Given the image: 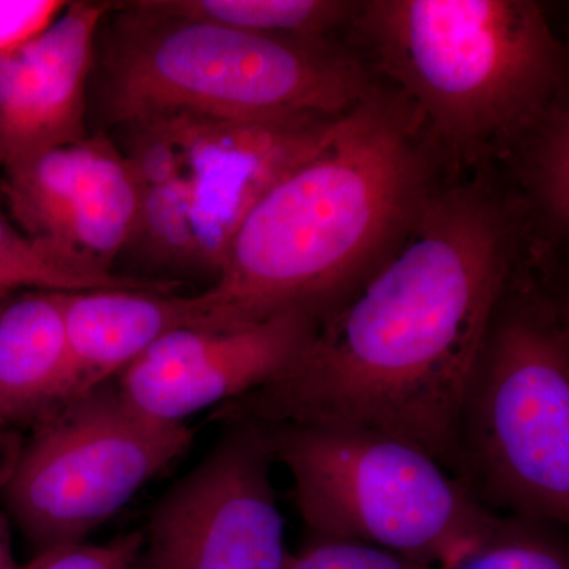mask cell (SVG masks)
I'll list each match as a JSON object with an SVG mask.
<instances>
[{
    "label": "cell",
    "mask_w": 569,
    "mask_h": 569,
    "mask_svg": "<svg viewBox=\"0 0 569 569\" xmlns=\"http://www.w3.org/2000/svg\"><path fill=\"white\" fill-rule=\"evenodd\" d=\"M533 244L507 176H447L353 293L279 376L212 421L359 427L422 449L460 479L458 418L482 332ZM462 481V479H460Z\"/></svg>",
    "instance_id": "cell-1"
},
{
    "label": "cell",
    "mask_w": 569,
    "mask_h": 569,
    "mask_svg": "<svg viewBox=\"0 0 569 569\" xmlns=\"http://www.w3.org/2000/svg\"><path fill=\"white\" fill-rule=\"evenodd\" d=\"M417 112L378 81L320 144L250 208L216 282L204 329L287 310L328 316L366 279L447 178Z\"/></svg>",
    "instance_id": "cell-2"
},
{
    "label": "cell",
    "mask_w": 569,
    "mask_h": 569,
    "mask_svg": "<svg viewBox=\"0 0 569 569\" xmlns=\"http://www.w3.org/2000/svg\"><path fill=\"white\" fill-rule=\"evenodd\" d=\"M346 31L451 176L500 163L568 92L567 47L535 0H365Z\"/></svg>",
    "instance_id": "cell-3"
},
{
    "label": "cell",
    "mask_w": 569,
    "mask_h": 569,
    "mask_svg": "<svg viewBox=\"0 0 569 569\" xmlns=\"http://www.w3.org/2000/svg\"><path fill=\"white\" fill-rule=\"evenodd\" d=\"M377 82L335 40L269 39L164 13L151 0L119 2L97 33L89 121L118 130L171 114L339 118Z\"/></svg>",
    "instance_id": "cell-4"
},
{
    "label": "cell",
    "mask_w": 569,
    "mask_h": 569,
    "mask_svg": "<svg viewBox=\"0 0 569 569\" xmlns=\"http://www.w3.org/2000/svg\"><path fill=\"white\" fill-rule=\"evenodd\" d=\"M460 479L501 516L569 522V299L561 254L533 244L509 276L471 362Z\"/></svg>",
    "instance_id": "cell-5"
},
{
    "label": "cell",
    "mask_w": 569,
    "mask_h": 569,
    "mask_svg": "<svg viewBox=\"0 0 569 569\" xmlns=\"http://www.w3.org/2000/svg\"><path fill=\"white\" fill-rule=\"evenodd\" d=\"M260 426L272 459L290 471L296 508L316 539L362 542L452 569L500 518L399 438L348 426Z\"/></svg>",
    "instance_id": "cell-6"
},
{
    "label": "cell",
    "mask_w": 569,
    "mask_h": 569,
    "mask_svg": "<svg viewBox=\"0 0 569 569\" xmlns=\"http://www.w3.org/2000/svg\"><path fill=\"white\" fill-rule=\"evenodd\" d=\"M193 430L138 413L100 387L33 429L3 497L37 553L84 542L189 451Z\"/></svg>",
    "instance_id": "cell-7"
},
{
    "label": "cell",
    "mask_w": 569,
    "mask_h": 569,
    "mask_svg": "<svg viewBox=\"0 0 569 569\" xmlns=\"http://www.w3.org/2000/svg\"><path fill=\"white\" fill-rule=\"evenodd\" d=\"M263 426L227 425L203 462L157 505L132 569H288Z\"/></svg>",
    "instance_id": "cell-8"
},
{
    "label": "cell",
    "mask_w": 569,
    "mask_h": 569,
    "mask_svg": "<svg viewBox=\"0 0 569 569\" xmlns=\"http://www.w3.org/2000/svg\"><path fill=\"white\" fill-rule=\"evenodd\" d=\"M0 194L14 227L74 271L121 288H178L112 271L132 244L138 183L129 159L107 133H89L7 168Z\"/></svg>",
    "instance_id": "cell-9"
},
{
    "label": "cell",
    "mask_w": 569,
    "mask_h": 569,
    "mask_svg": "<svg viewBox=\"0 0 569 569\" xmlns=\"http://www.w3.org/2000/svg\"><path fill=\"white\" fill-rule=\"evenodd\" d=\"M339 118L231 121L171 114L141 121L151 123L174 153L189 193L201 276L216 282L246 213L320 144Z\"/></svg>",
    "instance_id": "cell-10"
},
{
    "label": "cell",
    "mask_w": 569,
    "mask_h": 569,
    "mask_svg": "<svg viewBox=\"0 0 569 569\" xmlns=\"http://www.w3.org/2000/svg\"><path fill=\"white\" fill-rule=\"evenodd\" d=\"M318 320L287 310L246 328H183L164 336L119 376L123 402L144 417L183 419L260 388L290 365L316 335Z\"/></svg>",
    "instance_id": "cell-11"
},
{
    "label": "cell",
    "mask_w": 569,
    "mask_h": 569,
    "mask_svg": "<svg viewBox=\"0 0 569 569\" xmlns=\"http://www.w3.org/2000/svg\"><path fill=\"white\" fill-rule=\"evenodd\" d=\"M110 2H69L36 39L0 58V173L89 133V81Z\"/></svg>",
    "instance_id": "cell-12"
},
{
    "label": "cell",
    "mask_w": 569,
    "mask_h": 569,
    "mask_svg": "<svg viewBox=\"0 0 569 569\" xmlns=\"http://www.w3.org/2000/svg\"><path fill=\"white\" fill-rule=\"evenodd\" d=\"M62 310L78 399L121 376L164 336L204 323L200 295L140 288L63 291Z\"/></svg>",
    "instance_id": "cell-13"
},
{
    "label": "cell",
    "mask_w": 569,
    "mask_h": 569,
    "mask_svg": "<svg viewBox=\"0 0 569 569\" xmlns=\"http://www.w3.org/2000/svg\"><path fill=\"white\" fill-rule=\"evenodd\" d=\"M63 291H13L0 302V433L36 429L78 399Z\"/></svg>",
    "instance_id": "cell-14"
},
{
    "label": "cell",
    "mask_w": 569,
    "mask_h": 569,
    "mask_svg": "<svg viewBox=\"0 0 569 569\" xmlns=\"http://www.w3.org/2000/svg\"><path fill=\"white\" fill-rule=\"evenodd\" d=\"M518 194L535 246L561 254L569 238V99L559 97L497 164Z\"/></svg>",
    "instance_id": "cell-15"
},
{
    "label": "cell",
    "mask_w": 569,
    "mask_h": 569,
    "mask_svg": "<svg viewBox=\"0 0 569 569\" xmlns=\"http://www.w3.org/2000/svg\"><path fill=\"white\" fill-rule=\"evenodd\" d=\"M156 9L239 31L293 41L332 40L347 29L359 2L351 0H151Z\"/></svg>",
    "instance_id": "cell-16"
},
{
    "label": "cell",
    "mask_w": 569,
    "mask_h": 569,
    "mask_svg": "<svg viewBox=\"0 0 569 569\" xmlns=\"http://www.w3.org/2000/svg\"><path fill=\"white\" fill-rule=\"evenodd\" d=\"M560 523L500 516L485 539L452 569H569Z\"/></svg>",
    "instance_id": "cell-17"
},
{
    "label": "cell",
    "mask_w": 569,
    "mask_h": 569,
    "mask_svg": "<svg viewBox=\"0 0 569 569\" xmlns=\"http://www.w3.org/2000/svg\"><path fill=\"white\" fill-rule=\"evenodd\" d=\"M0 287L10 290L81 291L121 288L74 271L14 227L0 212Z\"/></svg>",
    "instance_id": "cell-18"
},
{
    "label": "cell",
    "mask_w": 569,
    "mask_h": 569,
    "mask_svg": "<svg viewBox=\"0 0 569 569\" xmlns=\"http://www.w3.org/2000/svg\"><path fill=\"white\" fill-rule=\"evenodd\" d=\"M316 539V538H313ZM288 569H432L389 550L355 541L316 539L293 553Z\"/></svg>",
    "instance_id": "cell-19"
},
{
    "label": "cell",
    "mask_w": 569,
    "mask_h": 569,
    "mask_svg": "<svg viewBox=\"0 0 569 569\" xmlns=\"http://www.w3.org/2000/svg\"><path fill=\"white\" fill-rule=\"evenodd\" d=\"M144 545V531L122 535L107 545L61 546L39 552L20 569H132Z\"/></svg>",
    "instance_id": "cell-20"
},
{
    "label": "cell",
    "mask_w": 569,
    "mask_h": 569,
    "mask_svg": "<svg viewBox=\"0 0 569 569\" xmlns=\"http://www.w3.org/2000/svg\"><path fill=\"white\" fill-rule=\"evenodd\" d=\"M67 3L61 0H0V58L40 36L62 13Z\"/></svg>",
    "instance_id": "cell-21"
},
{
    "label": "cell",
    "mask_w": 569,
    "mask_h": 569,
    "mask_svg": "<svg viewBox=\"0 0 569 569\" xmlns=\"http://www.w3.org/2000/svg\"><path fill=\"white\" fill-rule=\"evenodd\" d=\"M0 569H20L11 553L9 523L0 515Z\"/></svg>",
    "instance_id": "cell-22"
},
{
    "label": "cell",
    "mask_w": 569,
    "mask_h": 569,
    "mask_svg": "<svg viewBox=\"0 0 569 569\" xmlns=\"http://www.w3.org/2000/svg\"><path fill=\"white\" fill-rule=\"evenodd\" d=\"M13 291H18V290H10V288L0 287V302H2L3 299L7 298V296H10L11 293H13Z\"/></svg>",
    "instance_id": "cell-23"
},
{
    "label": "cell",
    "mask_w": 569,
    "mask_h": 569,
    "mask_svg": "<svg viewBox=\"0 0 569 569\" xmlns=\"http://www.w3.org/2000/svg\"><path fill=\"white\" fill-rule=\"evenodd\" d=\"M0 179H2V173H0Z\"/></svg>",
    "instance_id": "cell-24"
}]
</instances>
